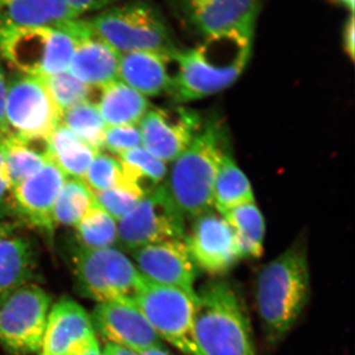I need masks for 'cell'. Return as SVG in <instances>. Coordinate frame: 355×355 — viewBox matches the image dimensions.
Instances as JSON below:
<instances>
[{"mask_svg":"<svg viewBox=\"0 0 355 355\" xmlns=\"http://www.w3.org/2000/svg\"><path fill=\"white\" fill-rule=\"evenodd\" d=\"M253 37L232 32L205 38L174 55L176 71L169 94L177 104L216 95L233 85L249 64Z\"/></svg>","mask_w":355,"mask_h":355,"instance_id":"obj_1","label":"cell"},{"mask_svg":"<svg viewBox=\"0 0 355 355\" xmlns=\"http://www.w3.org/2000/svg\"><path fill=\"white\" fill-rule=\"evenodd\" d=\"M311 275L307 248L300 241L268 261L257 280L256 302L266 342L282 343L309 302Z\"/></svg>","mask_w":355,"mask_h":355,"instance_id":"obj_2","label":"cell"},{"mask_svg":"<svg viewBox=\"0 0 355 355\" xmlns=\"http://www.w3.org/2000/svg\"><path fill=\"white\" fill-rule=\"evenodd\" d=\"M229 153L225 127L219 119L203 121L188 148L172 162L164 184L186 218L214 209V187L222 159Z\"/></svg>","mask_w":355,"mask_h":355,"instance_id":"obj_3","label":"cell"},{"mask_svg":"<svg viewBox=\"0 0 355 355\" xmlns=\"http://www.w3.org/2000/svg\"><path fill=\"white\" fill-rule=\"evenodd\" d=\"M193 336L200 355H258L244 303L225 280L197 291Z\"/></svg>","mask_w":355,"mask_h":355,"instance_id":"obj_4","label":"cell"},{"mask_svg":"<svg viewBox=\"0 0 355 355\" xmlns=\"http://www.w3.org/2000/svg\"><path fill=\"white\" fill-rule=\"evenodd\" d=\"M87 21L96 36L121 55L133 51L174 55L179 51L162 14L148 0L114 4Z\"/></svg>","mask_w":355,"mask_h":355,"instance_id":"obj_5","label":"cell"},{"mask_svg":"<svg viewBox=\"0 0 355 355\" xmlns=\"http://www.w3.org/2000/svg\"><path fill=\"white\" fill-rule=\"evenodd\" d=\"M76 40L62 26H18L0 22V58L24 76L69 71Z\"/></svg>","mask_w":355,"mask_h":355,"instance_id":"obj_6","label":"cell"},{"mask_svg":"<svg viewBox=\"0 0 355 355\" xmlns=\"http://www.w3.org/2000/svg\"><path fill=\"white\" fill-rule=\"evenodd\" d=\"M72 265L81 291L99 303L133 305L144 279L133 261L116 248L89 249L78 245Z\"/></svg>","mask_w":355,"mask_h":355,"instance_id":"obj_7","label":"cell"},{"mask_svg":"<svg viewBox=\"0 0 355 355\" xmlns=\"http://www.w3.org/2000/svg\"><path fill=\"white\" fill-rule=\"evenodd\" d=\"M196 294L144 280L133 305L159 338L184 355H200L193 342Z\"/></svg>","mask_w":355,"mask_h":355,"instance_id":"obj_8","label":"cell"},{"mask_svg":"<svg viewBox=\"0 0 355 355\" xmlns=\"http://www.w3.org/2000/svg\"><path fill=\"white\" fill-rule=\"evenodd\" d=\"M184 220L163 182L118 221L116 243L121 249L133 252L148 245L184 239Z\"/></svg>","mask_w":355,"mask_h":355,"instance_id":"obj_9","label":"cell"},{"mask_svg":"<svg viewBox=\"0 0 355 355\" xmlns=\"http://www.w3.org/2000/svg\"><path fill=\"white\" fill-rule=\"evenodd\" d=\"M51 311V297L29 284L0 302V343L17 355L40 352Z\"/></svg>","mask_w":355,"mask_h":355,"instance_id":"obj_10","label":"cell"},{"mask_svg":"<svg viewBox=\"0 0 355 355\" xmlns=\"http://www.w3.org/2000/svg\"><path fill=\"white\" fill-rule=\"evenodd\" d=\"M6 116L9 135L34 141H48L62 120L42 77L24 74L8 83Z\"/></svg>","mask_w":355,"mask_h":355,"instance_id":"obj_11","label":"cell"},{"mask_svg":"<svg viewBox=\"0 0 355 355\" xmlns=\"http://www.w3.org/2000/svg\"><path fill=\"white\" fill-rule=\"evenodd\" d=\"M263 0H174L180 19L203 38L238 32L254 36Z\"/></svg>","mask_w":355,"mask_h":355,"instance_id":"obj_12","label":"cell"},{"mask_svg":"<svg viewBox=\"0 0 355 355\" xmlns=\"http://www.w3.org/2000/svg\"><path fill=\"white\" fill-rule=\"evenodd\" d=\"M191 220L184 242L198 270L220 275L243 260L232 228L216 209L203 212Z\"/></svg>","mask_w":355,"mask_h":355,"instance_id":"obj_13","label":"cell"},{"mask_svg":"<svg viewBox=\"0 0 355 355\" xmlns=\"http://www.w3.org/2000/svg\"><path fill=\"white\" fill-rule=\"evenodd\" d=\"M203 121L195 110L183 106L149 110L139 123L142 147L166 164L188 148Z\"/></svg>","mask_w":355,"mask_h":355,"instance_id":"obj_14","label":"cell"},{"mask_svg":"<svg viewBox=\"0 0 355 355\" xmlns=\"http://www.w3.org/2000/svg\"><path fill=\"white\" fill-rule=\"evenodd\" d=\"M65 180L64 172L49 161L36 174L11 191L13 216L31 227L53 235L55 229L53 207Z\"/></svg>","mask_w":355,"mask_h":355,"instance_id":"obj_15","label":"cell"},{"mask_svg":"<svg viewBox=\"0 0 355 355\" xmlns=\"http://www.w3.org/2000/svg\"><path fill=\"white\" fill-rule=\"evenodd\" d=\"M135 265L142 277L153 284L176 287L196 294L198 268L184 239L170 240L139 248L132 252Z\"/></svg>","mask_w":355,"mask_h":355,"instance_id":"obj_16","label":"cell"},{"mask_svg":"<svg viewBox=\"0 0 355 355\" xmlns=\"http://www.w3.org/2000/svg\"><path fill=\"white\" fill-rule=\"evenodd\" d=\"M93 328L106 343L120 345L135 352L165 347L146 318L135 306L98 303L91 317Z\"/></svg>","mask_w":355,"mask_h":355,"instance_id":"obj_17","label":"cell"},{"mask_svg":"<svg viewBox=\"0 0 355 355\" xmlns=\"http://www.w3.org/2000/svg\"><path fill=\"white\" fill-rule=\"evenodd\" d=\"M70 33L76 40L70 73L92 88H102L118 80L121 53L96 36L87 19L74 20Z\"/></svg>","mask_w":355,"mask_h":355,"instance_id":"obj_18","label":"cell"},{"mask_svg":"<svg viewBox=\"0 0 355 355\" xmlns=\"http://www.w3.org/2000/svg\"><path fill=\"white\" fill-rule=\"evenodd\" d=\"M95 340L87 312L76 301L62 299L49 314L40 355H77Z\"/></svg>","mask_w":355,"mask_h":355,"instance_id":"obj_19","label":"cell"},{"mask_svg":"<svg viewBox=\"0 0 355 355\" xmlns=\"http://www.w3.org/2000/svg\"><path fill=\"white\" fill-rule=\"evenodd\" d=\"M174 55L156 51L123 53L119 79L146 97L168 94L174 76L169 69Z\"/></svg>","mask_w":355,"mask_h":355,"instance_id":"obj_20","label":"cell"},{"mask_svg":"<svg viewBox=\"0 0 355 355\" xmlns=\"http://www.w3.org/2000/svg\"><path fill=\"white\" fill-rule=\"evenodd\" d=\"M37 254L31 240L13 234L0 237V302L26 284H32Z\"/></svg>","mask_w":355,"mask_h":355,"instance_id":"obj_21","label":"cell"},{"mask_svg":"<svg viewBox=\"0 0 355 355\" xmlns=\"http://www.w3.org/2000/svg\"><path fill=\"white\" fill-rule=\"evenodd\" d=\"M79 17L65 0H0V22L18 26H57Z\"/></svg>","mask_w":355,"mask_h":355,"instance_id":"obj_22","label":"cell"},{"mask_svg":"<svg viewBox=\"0 0 355 355\" xmlns=\"http://www.w3.org/2000/svg\"><path fill=\"white\" fill-rule=\"evenodd\" d=\"M101 89L97 106L108 127L137 125L149 111L146 96L121 80L107 84Z\"/></svg>","mask_w":355,"mask_h":355,"instance_id":"obj_23","label":"cell"},{"mask_svg":"<svg viewBox=\"0 0 355 355\" xmlns=\"http://www.w3.org/2000/svg\"><path fill=\"white\" fill-rule=\"evenodd\" d=\"M49 158L65 176L83 180L96 153L71 130L60 123L48 140Z\"/></svg>","mask_w":355,"mask_h":355,"instance_id":"obj_24","label":"cell"},{"mask_svg":"<svg viewBox=\"0 0 355 355\" xmlns=\"http://www.w3.org/2000/svg\"><path fill=\"white\" fill-rule=\"evenodd\" d=\"M220 214L234 232L242 258H260L263 253L266 222L256 202L224 210Z\"/></svg>","mask_w":355,"mask_h":355,"instance_id":"obj_25","label":"cell"},{"mask_svg":"<svg viewBox=\"0 0 355 355\" xmlns=\"http://www.w3.org/2000/svg\"><path fill=\"white\" fill-rule=\"evenodd\" d=\"M6 168L11 188L36 174L50 161L48 141H34L8 135L4 139Z\"/></svg>","mask_w":355,"mask_h":355,"instance_id":"obj_26","label":"cell"},{"mask_svg":"<svg viewBox=\"0 0 355 355\" xmlns=\"http://www.w3.org/2000/svg\"><path fill=\"white\" fill-rule=\"evenodd\" d=\"M249 202H254L253 188L229 151L222 159L214 182V209L220 214Z\"/></svg>","mask_w":355,"mask_h":355,"instance_id":"obj_27","label":"cell"},{"mask_svg":"<svg viewBox=\"0 0 355 355\" xmlns=\"http://www.w3.org/2000/svg\"><path fill=\"white\" fill-rule=\"evenodd\" d=\"M118 160L125 179L139 188L144 195L155 190L167 177V164L142 146L121 154Z\"/></svg>","mask_w":355,"mask_h":355,"instance_id":"obj_28","label":"cell"},{"mask_svg":"<svg viewBox=\"0 0 355 355\" xmlns=\"http://www.w3.org/2000/svg\"><path fill=\"white\" fill-rule=\"evenodd\" d=\"M96 203L94 193L83 180H65L55 200L53 218L58 225L76 226Z\"/></svg>","mask_w":355,"mask_h":355,"instance_id":"obj_29","label":"cell"},{"mask_svg":"<svg viewBox=\"0 0 355 355\" xmlns=\"http://www.w3.org/2000/svg\"><path fill=\"white\" fill-rule=\"evenodd\" d=\"M62 123L96 153H100L104 149L105 135L108 125L103 120L94 103L83 102L67 110L62 114Z\"/></svg>","mask_w":355,"mask_h":355,"instance_id":"obj_30","label":"cell"},{"mask_svg":"<svg viewBox=\"0 0 355 355\" xmlns=\"http://www.w3.org/2000/svg\"><path fill=\"white\" fill-rule=\"evenodd\" d=\"M74 227L80 246L89 249H103L113 247L116 243V221L97 202Z\"/></svg>","mask_w":355,"mask_h":355,"instance_id":"obj_31","label":"cell"},{"mask_svg":"<svg viewBox=\"0 0 355 355\" xmlns=\"http://www.w3.org/2000/svg\"><path fill=\"white\" fill-rule=\"evenodd\" d=\"M41 77L53 102L62 111V114L76 105L90 101L93 88L87 84L81 83L69 71Z\"/></svg>","mask_w":355,"mask_h":355,"instance_id":"obj_32","label":"cell"},{"mask_svg":"<svg viewBox=\"0 0 355 355\" xmlns=\"http://www.w3.org/2000/svg\"><path fill=\"white\" fill-rule=\"evenodd\" d=\"M94 196L98 205L114 220L120 221L146 195L125 179L119 186L98 191Z\"/></svg>","mask_w":355,"mask_h":355,"instance_id":"obj_33","label":"cell"},{"mask_svg":"<svg viewBox=\"0 0 355 355\" xmlns=\"http://www.w3.org/2000/svg\"><path fill=\"white\" fill-rule=\"evenodd\" d=\"M83 181L93 193L109 190L125 181L118 158L98 153L91 163Z\"/></svg>","mask_w":355,"mask_h":355,"instance_id":"obj_34","label":"cell"},{"mask_svg":"<svg viewBox=\"0 0 355 355\" xmlns=\"http://www.w3.org/2000/svg\"><path fill=\"white\" fill-rule=\"evenodd\" d=\"M142 146L141 135L137 125L108 127L105 135L104 149L119 156Z\"/></svg>","mask_w":355,"mask_h":355,"instance_id":"obj_35","label":"cell"},{"mask_svg":"<svg viewBox=\"0 0 355 355\" xmlns=\"http://www.w3.org/2000/svg\"><path fill=\"white\" fill-rule=\"evenodd\" d=\"M11 191L12 188L6 173V146L3 140L0 144V221L13 216Z\"/></svg>","mask_w":355,"mask_h":355,"instance_id":"obj_36","label":"cell"},{"mask_svg":"<svg viewBox=\"0 0 355 355\" xmlns=\"http://www.w3.org/2000/svg\"><path fill=\"white\" fill-rule=\"evenodd\" d=\"M120 0H65L70 8L80 17L84 14L100 12L114 6Z\"/></svg>","mask_w":355,"mask_h":355,"instance_id":"obj_37","label":"cell"},{"mask_svg":"<svg viewBox=\"0 0 355 355\" xmlns=\"http://www.w3.org/2000/svg\"><path fill=\"white\" fill-rule=\"evenodd\" d=\"M343 46L347 57L352 60V62H354L355 55L354 13H350L349 18L345 21V26H343Z\"/></svg>","mask_w":355,"mask_h":355,"instance_id":"obj_38","label":"cell"},{"mask_svg":"<svg viewBox=\"0 0 355 355\" xmlns=\"http://www.w3.org/2000/svg\"><path fill=\"white\" fill-rule=\"evenodd\" d=\"M7 88H8V83H7L6 70L0 62V132L6 137L9 135V128L6 116Z\"/></svg>","mask_w":355,"mask_h":355,"instance_id":"obj_39","label":"cell"},{"mask_svg":"<svg viewBox=\"0 0 355 355\" xmlns=\"http://www.w3.org/2000/svg\"><path fill=\"white\" fill-rule=\"evenodd\" d=\"M102 355H139L132 350L125 349L120 345H113V343H106L104 349L101 352Z\"/></svg>","mask_w":355,"mask_h":355,"instance_id":"obj_40","label":"cell"},{"mask_svg":"<svg viewBox=\"0 0 355 355\" xmlns=\"http://www.w3.org/2000/svg\"><path fill=\"white\" fill-rule=\"evenodd\" d=\"M17 227V224L12 222L0 221V237L14 234V231Z\"/></svg>","mask_w":355,"mask_h":355,"instance_id":"obj_41","label":"cell"},{"mask_svg":"<svg viewBox=\"0 0 355 355\" xmlns=\"http://www.w3.org/2000/svg\"><path fill=\"white\" fill-rule=\"evenodd\" d=\"M77 355H102L101 350L99 349V345H98L97 340H95L90 347H87L83 352Z\"/></svg>","mask_w":355,"mask_h":355,"instance_id":"obj_42","label":"cell"},{"mask_svg":"<svg viewBox=\"0 0 355 355\" xmlns=\"http://www.w3.org/2000/svg\"><path fill=\"white\" fill-rule=\"evenodd\" d=\"M139 355H172L165 347H154V349H147L146 352L137 354Z\"/></svg>","mask_w":355,"mask_h":355,"instance_id":"obj_43","label":"cell"},{"mask_svg":"<svg viewBox=\"0 0 355 355\" xmlns=\"http://www.w3.org/2000/svg\"><path fill=\"white\" fill-rule=\"evenodd\" d=\"M333 2H336L338 6L345 7V8L349 9L350 12L354 13L355 0H331Z\"/></svg>","mask_w":355,"mask_h":355,"instance_id":"obj_44","label":"cell"},{"mask_svg":"<svg viewBox=\"0 0 355 355\" xmlns=\"http://www.w3.org/2000/svg\"><path fill=\"white\" fill-rule=\"evenodd\" d=\"M6 139V137H4L3 135H2L1 132H0V144H2V142H3V140Z\"/></svg>","mask_w":355,"mask_h":355,"instance_id":"obj_45","label":"cell"}]
</instances>
